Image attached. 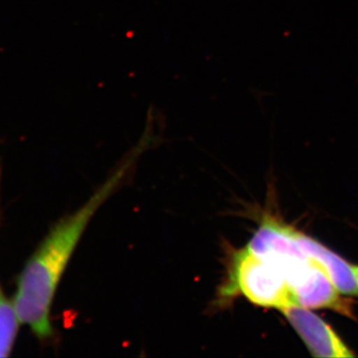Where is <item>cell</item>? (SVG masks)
I'll return each mask as SVG.
<instances>
[{"instance_id":"5","label":"cell","mask_w":358,"mask_h":358,"mask_svg":"<svg viewBox=\"0 0 358 358\" xmlns=\"http://www.w3.org/2000/svg\"><path fill=\"white\" fill-rule=\"evenodd\" d=\"M296 243L308 256L322 266L329 275L334 287L341 294L348 296H357L358 286L357 278L353 272L352 265L346 262L329 248L313 238L307 236L300 231L292 230Z\"/></svg>"},{"instance_id":"2","label":"cell","mask_w":358,"mask_h":358,"mask_svg":"<svg viewBox=\"0 0 358 358\" xmlns=\"http://www.w3.org/2000/svg\"><path fill=\"white\" fill-rule=\"evenodd\" d=\"M293 228L265 217L246 248L273 264L288 282L296 305L329 308L353 317L350 301L341 298L320 264L308 256L294 240Z\"/></svg>"},{"instance_id":"4","label":"cell","mask_w":358,"mask_h":358,"mask_svg":"<svg viewBox=\"0 0 358 358\" xmlns=\"http://www.w3.org/2000/svg\"><path fill=\"white\" fill-rule=\"evenodd\" d=\"M315 357H352L355 355L326 322L308 308L289 306L281 310Z\"/></svg>"},{"instance_id":"1","label":"cell","mask_w":358,"mask_h":358,"mask_svg":"<svg viewBox=\"0 0 358 358\" xmlns=\"http://www.w3.org/2000/svg\"><path fill=\"white\" fill-rule=\"evenodd\" d=\"M145 145V141H141L80 208L54 224L26 262L18 277L13 305L21 324L29 327L39 341H46L54 336L51 322L54 298L90 222L126 182Z\"/></svg>"},{"instance_id":"6","label":"cell","mask_w":358,"mask_h":358,"mask_svg":"<svg viewBox=\"0 0 358 358\" xmlns=\"http://www.w3.org/2000/svg\"><path fill=\"white\" fill-rule=\"evenodd\" d=\"M20 324L13 301L8 300L2 292L0 294V357L10 355Z\"/></svg>"},{"instance_id":"7","label":"cell","mask_w":358,"mask_h":358,"mask_svg":"<svg viewBox=\"0 0 358 358\" xmlns=\"http://www.w3.org/2000/svg\"><path fill=\"white\" fill-rule=\"evenodd\" d=\"M353 272H355V278H357V286H358V266L352 265Z\"/></svg>"},{"instance_id":"3","label":"cell","mask_w":358,"mask_h":358,"mask_svg":"<svg viewBox=\"0 0 358 358\" xmlns=\"http://www.w3.org/2000/svg\"><path fill=\"white\" fill-rule=\"evenodd\" d=\"M238 296L259 307L280 310L296 303L288 282L278 268L254 255L246 247L228 250L226 275L212 305L217 310L222 308Z\"/></svg>"},{"instance_id":"8","label":"cell","mask_w":358,"mask_h":358,"mask_svg":"<svg viewBox=\"0 0 358 358\" xmlns=\"http://www.w3.org/2000/svg\"><path fill=\"white\" fill-rule=\"evenodd\" d=\"M1 293H2V289H1V288H0V294H1Z\"/></svg>"}]
</instances>
